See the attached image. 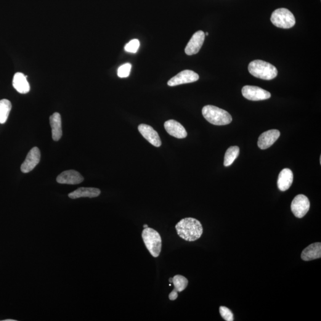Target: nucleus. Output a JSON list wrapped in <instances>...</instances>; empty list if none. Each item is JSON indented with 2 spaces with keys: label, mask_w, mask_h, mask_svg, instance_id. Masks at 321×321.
<instances>
[{
  "label": "nucleus",
  "mask_w": 321,
  "mask_h": 321,
  "mask_svg": "<svg viewBox=\"0 0 321 321\" xmlns=\"http://www.w3.org/2000/svg\"><path fill=\"white\" fill-rule=\"evenodd\" d=\"M178 235L188 241L197 240L203 233V227L201 222L193 218L182 219L176 225Z\"/></svg>",
  "instance_id": "obj_1"
},
{
  "label": "nucleus",
  "mask_w": 321,
  "mask_h": 321,
  "mask_svg": "<svg viewBox=\"0 0 321 321\" xmlns=\"http://www.w3.org/2000/svg\"><path fill=\"white\" fill-rule=\"evenodd\" d=\"M248 70L252 75L263 80H272L278 75L277 69L274 66L260 60H254L250 63Z\"/></svg>",
  "instance_id": "obj_2"
},
{
  "label": "nucleus",
  "mask_w": 321,
  "mask_h": 321,
  "mask_svg": "<svg viewBox=\"0 0 321 321\" xmlns=\"http://www.w3.org/2000/svg\"><path fill=\"white\" fill-rule=\"evenodd\" d=\"M202 112L204 118L214 125H227L232 121V117L227 111L216 106L206 105L203 108Z\"/></svg>",
  "instance_id": "obj_3"
},
{
  "label": "nucleus",
  "mask_w": 321,
  "mask_h": 321,
  "mask_svg": "<svg viewBox=\"0 0 321 321\" xmlns=\"http://www.w3.org/2000/svg\"><path fill=\"white\" fill-rule=\"evenodd\" d=\"M142 237L146 248L151 255L157 258L160 255L162 248V239L158 232L151 228H145L143 230Z\"/></svg>",
  "instance_id": "obj_4"
},
{
  "label": "nucleus",
  "mask_w": 321,
  "mask_h": 321,
  "mask_svg": "<svg viewBox=\"0 0 321 321\" xmlns=\"http://www.w3.org/2000/svg\"><path fill=\"white\" fill-rule=\"evenodd\" d=\"M270 21L273 25L283 29H290L296 24L293 13L285 8L275 10L270 17Z\"/></svg>",
  "instance_id": "obj_5"
},
{
  "label": "nucleus",
  "mask_w": 321,
  "mask_h": 321,
  "mask_svg": "<svg viewBox=\"0 0 321 321\" xmlns=\"http://www.w3.org/2000/svg\"><path fill=\"white\" fill-rule=\"evenodd\" d=\"M309 199L304 195H297L291 203V211L297 218H303L309 211Z\"/></svg>",
  "instance_id": "obj_6"
},
{
  "label": "nucleus",
  "mask_w": 321,
  "mask_h": 321,
  "mask_svg": "<svg viewBox=\"0 0 321 321\" xmlns=\"http://www.w3.org/2000/svg\"><path fill=\"white\" fill-rule=\"evenodd\" d=\"M244 97L251 101H262L269 99L271 96L269 91L254 86H245L241 90Z\"/></svg>",
  "instance_id": "obj_7"
},
{
  "label": "nucleus",
  "mask_w": 321,
  "mask_h": 321,
  "mask_svg": "<svg viewBox=\"0 0 321 321\" xmlns=\"http://www.w3.org/2000/svg\"><path fill=\"white\" fill-rule=\"evenodd\" d=\"M199 79H200V76L195 71L185 70L170 79V80L168 82V85L175 86L182 84L193 83V82L198 81Z\"/></svg>",
  "instance_id": "obj_8"
},
{
  "label": "nucleus",
  "mask_w": 321,
  "mask_h": 321,
  "mask_svg": "<svg viewBox=\"0 0 321 321\" xmlns=\"http://www.w3.org/2000/svg\"><path fill=\"white\" fill-rule=\"evenodd\" d=\"M41 159V152L39 148L34 147L28 153L25 160L21 166V171L24 173L33 171L34 167L38 165Z\"/></svg>",
  "instance_id": "obj_9"
},
{
  "label": "nucleus",
  "mask_w": 321,
  "mask_h": 321,
  "mask_svg": "<svg viewBox=\"0 0 321 321\" xmlns=\"http://www.w3.org/2000/svg\"><path fill=\"white\" fill-rule=\"evenodd\" d=\"M205 33L203 31H198L193 34L192 38L185 48V52L188 55L197 54L200 51L205 40Z\"/></svg>",
  "instance_id": "obj_10"
},
{
  "label": "nucleus",
  "mask_w": 321,
  "mask_h": 321,
  "mask_svg": "<svg viewBox=\"0 0 321 321\" xmlns=\"http://www.w3.org/2000/svg\"><path fill=\"white\" fill-rule=\"evenodd\" d=\"M138 131L151 144L156 147H161L162 143L160 136L152 127L148 124H141L138 126Z\"/></svg>",
  "instance_id": "obj_11"
},
{
  "label": "nucleus",
  "mask_w": 321,
  "mask_h": 321,
  "mask_svg": "<svg viewBox=\"0 0 321 321\" xmlns=\"http://www.w3.org/2000/svg\"><path fill=\"white\" fill-rule=\"evenodd\" d=\"M280 136V132L278 130H270L260 135L258 145L260 149L266 150L277 141Z\"/></svg>",
  "instance_id": "obj_12"
},
{
  "label": "nucleus",
  "mask_w": 321,
  "mask_h": 321,
  "mask_svg": "<svg viewBox=\"0 0 321 321\" xmlns=\"http://www.w3.org/2000/svg\"><path fill=\"white\" fill-rule=\"evenodd\" d=\"M84 180V177L73 169L63 172L57 178V182L60 184L78 185Z\"/></svg>",
  "instance_id": "obj_13"
},
{
  "label": "nucleus",
  "mask_w": 321,
  "mask_h": 321,
  "mask_svg": "<svg viewBox=\"0 0 321 321\" xmlns=\"http://www.w3.org/2000/svg\"><path fill=\"white\" fill-rule=\"evenodd\" d=\"M164 128L169 135L178 139H184L186 137L187 135L185 127L174 120L166 121L164 123Z\"/></svg>",
  "instance_id": "obj_14"
},
{
  "label": "nucleus",
  "mask_w": 321,
  "mask_h": 321,
  "mask_svg": "<svg viewBox=\"0 0 321 321\" xmlns=\"http://www.w3.org/2000/svg\"><path fill=\"white\" fill-rule=\"evenodd\" d=\"M171 283L173 284L174 288L169 293V298L170 301H175L178 298V292H182L187 287L188 280L184 276L176 275L172 278Z\"/></svg>",
  "instance_id": "obj_15"
},
{
  "label": "nucleus",
  "mask_w": 321,
  "mask_h": 321,
  "mask_svg": "<svg viewBox=\"0 0 321 321\" xmlns=\"http://www.w3.org/2000/svg\"><path fill=\"white\" fill-rule=\"evenodd\" d=\"M293 182V174L290 169H285L280 172L277 185L281 191L287 190L291 187Z\"/></svg>",
  "instance_id": "obj_16"
},
{
  "label": "nucleus",
  "mask_w": 321,
  "mask_h": 321,
  "mask_svg": "<svg viewBox=\"0 0 321 321\" xmlns=\"http://www.w3.org/2000/svg\"><path fill=\"white\" fill-rule=\"evenodd\" d=\"M101 194V190L94 187H80L69 193L68 197L76 200L80 198H96Z\"/></svg>",
  "instance_id": "obj_17"
},
{
  "label": "nucleus",
  "mask_w": 321,
  "mask_h": 321,
  "mask_svg": "<svg viewBox=\"0 0 321 321\" xmlns=\"http://www.w3.org/2000/svg\"><path fill=\"white\" fill-rule=\"evenodd\" d=\"M321 243L317 242L305 248L301 254V258L304 261H312V260L321 258Z\"/></svg>",
  "instance_id": "obj_18"
},
{
  "label": "nucleus",
  "mask_w": 321,
  "mask_h": 321,
  "mask_svg": "<svg viewBox=\"0 0 321 321\" xmlns=\"http://www.w3.org/2000/svg\"><path fill=\"white\" fill-rule=\"evenodd\" d=\"M50 125L52 129V137L54 141H58L62 136V118L58 113H54L50 116Z\"/></svg>",
  "instance_id": "obj_19"
},
{
  "label": "nucleus",
  "mask_w": 321,
  "mask_h": 321,
  "mask_svg": "<svg viewBox=\"0 0 321 321\" xmlns=\"http://www.w3.org/2000/svg\"><path fill=\"white\" fill-rule=\"evenodd\" d=\"M27 76L22 73H17L13 79V86L20 94H27L30 91V85L27 81Z\"/></svg>",
  "instance_id": "obj_20"
},
{
  "label": "nucleus",
  "mask_w": 321,
  "mask_h": 321,
  "mask_svg": "<svg viewBox=\"0 0 321 321\" xmlns=\"http://www.w3.org/2000/svg\"><path fill=\"white\" fill-rule=\"evenodd\" d=\"M12 110V103L10 101L3 99L0 101V124L6 123Z\"/></svg>",
  "instance_id": "obj_21"
},
{
  "label": "nucleus",
  "mask_w": 321,
  "mask_h": 321,
  "mask_svg": "<svg viewBox=\"0 0 321 321\" xmlns=\"http://www.w3.org/2000/svg\"><path fill=\"white\" fill-rule=\"evenodd\" d=\"M239 152V148L237 147V146L230 147L227 150L226 152H225L224 166L225 167H229L232 165L234 163L236 159L238 157Z\"/></svg>",
  "instance_id": "obj_22"
},
{
  "label": "nucleus",
  "mask_w": 321,
  "mask_h": 321,
  "mask_svg": "<svg viewBox=\"0 0 321 321\" xmlns=\"http://www.w3.org/2000/svg\"><path fill=\"white\" fill-rule=\"evenodd\" d=\"M132 65L130 63L124 64L118 68V75L119 78H127L131 73Z\"/></svg>",
  "instance_id": "obj_23"
},
{
  "label": "nucleus",
  "mask_w": 321,
  "mask_h": 321,
  "mask_svg": "<svg viewBox=\"0 0 321 321\" xmlns=\"http://www.w3.org/2000/svg\"><path fill=\"white\" fill-rule=\"evenodd\" d=\"M139 46L140 42L139 40H137V39H133V40L130 41L129 43L126 45L125 47H124V50L128 52L136 53L138 49H139Z\"/></svg>",
  "instance_id": "obj_24"
},
{
  "label": "nucleus",
  "mask_w": 321,
  "mask_h": 321,
  "mask_svg": "<svg viewBox=\"0 0 321 321\" xmlns=\"http://www.w3.org/2000/svg\"><path fill=\"white\" fill-rule=\"evenodd\" d=\"M220 312L221 317L225 321H234V317L232 311L227 307L221 306L220 307Z\"/></svg>",
  "instance_id": "obj_25"
},
{
  "label": "nucleus",
  "mask_w": 321,
  "mask_h": 321,
  "mask_svg": "<svg viewBox=\"0 0 321 321\" xmlns=\"http://www.w3.org/2000/svg\"><path fill=\"white\" fill-rule=\"evenodd\" d=\"M3 321H17V320H3Z\"/></svg>",
  "instance_id": "obj_26"
},
{
  "label": "nucleus",
  "mask_w": 321,
  "mask_h": 321,
  "mask_svg": "<svg viewBox=\"0 0 321 321\" xmlns=\"http://www.w3.org/2000/svg\"><path fill=\"white\" fill-rule=\"evenodd\" d=\"M143 227H144V229H145V228L148 227V225H147V224H145V225H144V226H143Z\"/></svg>",
  "instance_id": "obj_27"
},
{
  "label": "nucleus",
  "mask_w": 321,
  "mask_h": 321,
  "mask_svg": "<svg viewBox=\"0 0 321 321\" xmlns=\"http://www.w3.org/2000/svg\"><path fill=\"white\" fill-rule=\"evenodd\" d=\"M208 34H208V33H206L205 34L206 35H208Z\"/></svg>",
  "instance_id": "obj_28"
}]
</instances>
